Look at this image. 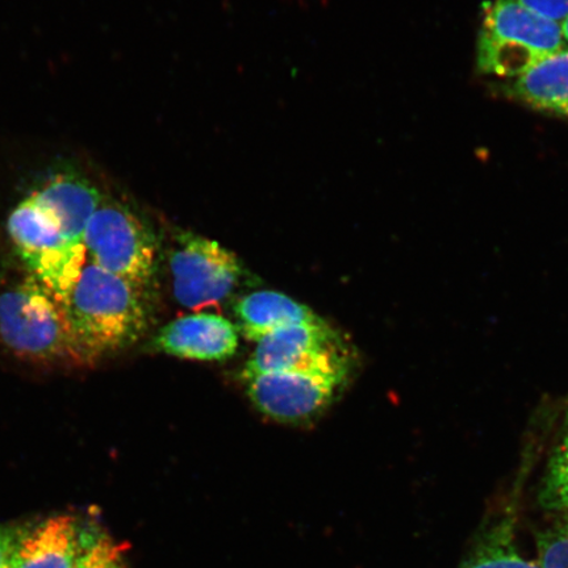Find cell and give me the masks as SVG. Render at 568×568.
<instances>
[{"instance_id": "7a4b0ae2", "label": "cell", "mask_w": 568, "mask_h": 568, "mask_svg": "<svg viewBox=\"0 0 568 568\" xmlns=\"http://www.w3.org/2000/svg\"><path fill=\"white\" fill-rule=\"evenodd\" d=\"M0 339L13 355L30 364H94L75 335L65 302L32 275L0 294Z\"/></svg>"}, {"instance_id": "4fadbf2b", "label": "cell", "mask_w": 568, "mask_h": 568, "mask_svg": "<svg viewBox=\"0 0 568 568\" xmlns=\"http://www.w3.org/2000/svg\"><path fill=\"white\" fill-rule=\"evenodd\" d=\"M501 92L532 110L568 119V48L507 81Z\"/></svg>"}, {"instance_id": "7c38bea8", "label": "cell", "mask_w": 568, "mask_h": 568, "mask_svg": "<svg viewBox=\"0 0 568 568\" xmlns=\"http://www.w3.org/2000/svg\"><path fill=\"white\" fill-rule=\"evenodd\" d=\"M83 541L73 516L49 517L28 531L12 568H78Z\"/></svg>"}, {"instance_id": "9c48e42d", "label": "cell", "mask_w": 568, "mask_h": 568, "mask_svg": "<svg viewBox=\"0 0 568 568\" xmlns=\"http://www.w3.org/2000/svg\"><path fill=\"white\" fill-rule=\"evenodd\" d=\"M240 332L229 318L195 312L168 323L151 343L153 351L190 361H225L236 354Z\"/></svg>"}, {"instance_id": "6da1fadb", "label": "cell", "mask_w": 568, "mask_h": 568, "mask_svg": "<svg viewBox=\"0 0 568 568\" xmlns=\"http://www.w3.org/2000/svg\"><path fill=\"white\" fill-rule=\"evenodd\" d=\"M63 302L78 339L94 362L138 344L148 331L146 290L90 262Z\"/></svg>"}, {"instance_id": "9a60e30c", "label": "cell", "mask_w": 568, "mask_h": 568, "mask_svg": "<svg viewBox=\"0 0 568 568\" xmlns=\"http://www.w3.org/2000/svg\"><path fill=\"white\" fill-rule=\"evenodd\" d=\"M460 568H539L523 556L517 546L515 514H506L489 525Z\"/></svg>"}, {"instance_id": "5b68a950", "label": "cell", "mask_w": 568, "mask_h": 568, "mask_svg": "<svg viewBox=\"0 0 568 568\" xmlns=\"http://www.w3.org/2000/svg\"><path fill=\"white\" fill-rule=\"evenodd\" d=\"M87 261L148 290L158 268V239L124 203L104 201L83 239Z\"/></svg>"}, {"instance_id": "30bf717a", "label": "cell", "mask_w": 568, "mask_h": 568, "mask_svg": "<svg viewBox=\"0 0 568 568\" xmlns=\"http://www.w3.org/2000/svg\"><path fill=\"white\" fill-rule=\"evenodd\" d=\"M530 443V456L541 464L539 500L568 520V394L542 412Z\"/></svg>"}, {"instance_id": "52a82bcc", "label": "cell", "mask_w": 568, "mask_h": 568, "mask_svg": "<svg viewBox=\"0 0 568 568\" xmlns=\"http://www.w3.org/2000/svg\"><path fill=\"white\" fill-rule=\"evenodd\" d=\"M351 367L268 373L243 378L261 414L280 423H307L328 408L344 387Z\"/></svg>"}, {"instance_id": "e0dca14e", "label": "cell", "mask_w": 568, "mask_h": 568, "mask_svg": "<svg viewBox=\"0 0 568 568\" xmlns=\"http://www.w3.org/2000/svg\"><path fill=\"white\" fill-rule=\"evenodd\" d=\"M78 568H125L122 549L110 537H92L84 544Z\"/></svg>"}, {"instance_id": "44dd1931", "label": "cell", "mask_w": 568, "mask_h": 568, "mask_svg": "<svg viewBox=\"0 0 568 568\" xmlns=\"http://www.w3.org/2000/svg\"><path fill=\"white\" fill-rule=\"evenodd\" d=\"M125 568H126V566H125Z\"/></svg>"}, {"instance_id": "3957f363", "label": "cell", "mask_w": 568, "mask_h": 568, "mask_svg": "<svg viewBox=\"0 0 568 568\" xmlns=\"http://www.w3.org/2000/svg\"><path fill=\"white\" fill-rule=\"evenodd\" d=\"M566 48L562 27L518 0H494L483 7L477 45L483 74L515 80Z\"/></svg>"}, {"instance_id": "5bb4252c", "label": "cell", "mask_w": 568, "mask_h": 568, "mask_svg": "<svg viewBox=\"0 0 568 568\" xmlns=\"http://www.w3.org/2000/svg\"><path fill=\"white\" fill-rule=\"evenodd\" d=\"M234 315L241 335L254 343L290 325L324 322L307 305L276 291H257L245 296L234 307Z\"/></svg>"}, {"instance_id": "ac0fdd59", "label": "cell", "mask_w": 568, "mask_h": 568, "mask_svg": "<svg viewBox=\"0 0 568 568\" xmlns=\"http://www.w3.org/2000/svg\"><path fill=\"white\" fill-rule=\"evenodd\" d=\"M31 527L10 525L0 528V568H12L13 559Z\"/></svg>"}, {"instance_id": "8fae6325", "label": "cell", "mask_w": 568, "mask_h": 568, "mask_svg": "<svg viewBox=\"0 0 568 568\" xmlns=\"http://www.w3.org/2000/svg\"><path fill=\"white\" fill-rule=\"evenodd\" d=\"M32 194L53 213L70 243L84 247L90 220L104 201L95 184L68 170L49 176Z\"/></svg>"}, {"instance_id": "277c9868", "label": "cell", "mask_w": 568, "mask_h": 568, "mask_svg": "<svg viewBox=\"0 0 568 568\" xmlns=\"http://www.w3.org/2000/svg\"><path fill=\"white\" fill-rule=\"evenodd\" d=\"M7 232L30 275L63 300L88 262L84 247L70 243L53 213L33 194L12 210Z\"/></svg>"}, {"instance_id": "ffe728a7", "label": "cell", "mask_w": 568, "mask_h": 568, "mask_svg": "<svg viewBox=\"0 0 568 568\" xmlns=\"http://www.w3.org/2000/svg\"><path fill=\"white\" fill-rule=\"evenodd\" d=\"M560 27H562L564 39L568 47V18L564 21L562 24H560Z\"/></svg>"}, {"instance_id": "d6986e66", "label": "cell", "mask_w": 568, "mask_h": 568, "mask_svg": "<svg viewBox=\"0 0 568 568\" xmlns=\"http://www.w3.org/2000/svg\"><path fill=\"white\" fill-rule=\"evenodd\" d=\"M539 17L562 24L568 18V0H518Z\"/></svg>"}, {"instance_id": "8992f818", "label": "cell", "mask_w": 568, "mask_h": 568, "mask_svg": "<svg viewBox=\"0 0 568 568\" xmlns=\"http://www.w3.org/2000/svg\"><path fill=\"white\" fill-rule=\"evenodd\" d=\"M169 265L175 301L195 312L226 300L243 275L236 254L194 232L176 234Z\"/></svg>"}, {"instance_id": "2e32d148", "label": "cell", "mask_w": 568, "mask_h": 568, "mask_svg": "<svg viewBox=\"0 0 568 568\" xmlns=\"http://www.w3.org/2000/svg\"><path fill=\"white\" fill-rule=\"evenodd\" d=\"M537 552L539 568H568V520L539 532Z\"/></svg>"}, {"instance_id": "ba28073f", "label": "cell", "mask_w": 568, "mask_h": 568, "mask_svg": "<svg viewBox=\"0 0 568 568\" xmlns=\"http://www.w3.org/2000/svg\"><path fill=\"white\" fill-rule=\"evenodd\" d=\"M349 366L337 332L325 322L286 326L262 338L246 362L243 378L283 373L329 371Z\"/></svg>"}]
</instances>
